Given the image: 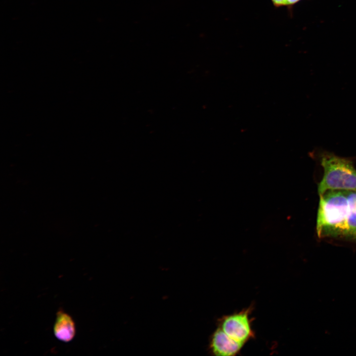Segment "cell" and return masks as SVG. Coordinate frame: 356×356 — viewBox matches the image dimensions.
Returning a JSON list of instances; mask_svg holds the SVG:
<instances>
[{
	"instance_id": "obj_1",
	"label": "cell",
	"mask_w": 356,
	"mask_h": 356,
	"mask_svg": "<svg viewBox=\"0 0 356 356\" xmlns=\"http://www.w3.org/2000/svg\"><path fill=\"white\" fill-rule=\"evenodd\" d=\"M316 232L319 238L346 237L349 206L348 191L329 190L319 195Z\"/></svg>"
},
{
	"instance_id": "obj_2",
	"label": "cell",
	"mask_w": 356,
	"mask_h": 356,
	"mask_svg": "<svg viewBox=\"0 0 356 356\" xmlns=\"http://www.w3.org/2000/svg\"><path fill=\"white\" fill-rule=\"evenodd\" d=\"M320 162L324 174L318 185L319 195L329 190L356 191V170L351 161L327 154Z\"/></svg>"
},
{
	"instance_id": "obj_3",
	"label": "cell",
	"mask_w": 356,
	"mask_h": 356,
	"mask_svg": "<svg viewBox=\"0 0 356 356\" xmlns=\"http://www.w3.org/2000/svg\"><path fill=\"white\" fill-rule=\"evenodd\" d=\"M248 316V310L226 316L220 328L232 339L244 344L253 336Z\"/></svg>"
},
{
	"instance_id": "obj_4",
	"label": "cell",
	"mask_w": 356,
	"mask_h": 356,
	"mask_svg": "<svg viewBox=\"0 0 356 356\" xmlns=\"http://www.w3.org/2000/svg\"><path fill=\"white\" fill-rule=\"evenodd\" d=\"M243 345L232 339L219 327L211 337L210 348L215 355L229 356L236 355Z\"/></svg>"
},
{
	"instance_id": "obj_5",
	"label": "cell",
	"mask_w": 356,
	"mask_h": 356,
	"mask_svg": "<svg viewBox=\"0 0 356 356\" xmlns=\"http://www.w3.org/2000/svg\"><path fill=\"white\" fill-rule=\"evenodd\" d=\"M53 331L55 337L59 340L64 342L71 341L76 333L75 324L71 316L59 310L56 314Z\"/></svg>"
},
{
	"instance_id": "obj_6",
	"label": "cell",
	"mask_w": 356,
	"mask_h": 356,
	"mask_svg": "<svg viewBox=\"0 0 356 356\" xmlns=\"http://www.w3.org/2000/svg\"><path fill=\"white\" fill-rule=\"evenodd\" d=\"M349 211L345 237L356 239V191H348Z\"/></svg>"
},
{
	"instance_id": "obj_7",
	"label": "cell",
	"mask_w": 356,
	"mask_h": 356,
	"mask_svg": "<svg viewBox=\"0 0 356 356\" xmlns=\"http://www.w3.org/2000/svg\"><path fill=\"white\" fill-rule=\"evenodd\" d=\"M273 6L279 8L285 5V0H271Z\"/></svg>"
},
{
	"instance_id": "obj_8",
	"label": "cell",
	"mask_w": 356,
	"mask_h": 356,
	"mask_svg": "<svg viewBox=\"0 0 356 356\" xmlns=\"http://www.w3.org/2000/svg\"><path fill=\"white\" fill-rule=\"evenodd\" d=\"M301 0H285V6L291 8L294 5L299 2Z\"/></svg>"
}]
</instances>
